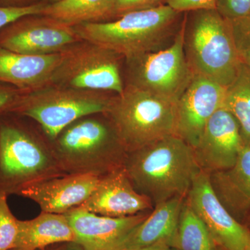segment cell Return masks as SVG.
Returning a JSON list of instances; mask_svg holds the SVG:
<instances>
[{"label":"cell","mask_w":250,"mask_h":250,"mask_svg":"<svg viewBox=\"0 0 250 250\" xmlns=\"http://www.w3.org/2000/svg\"><path fill=\"white\" fill-rule=\"evenodd\" d=\"M225 90L209 79L194 75L177 101L176 136L196 147L207 123L223 107Z\"/></svg>","instance_id":"7c38bea8"},{"label":"cell","mask_w":250,"mask_h":250,"mask_svg":"<svg viewBox=\"0 0 250 250\" xmlns=\"http://www.w3.org/2000/svg\"><path fill=\"white\" fill-rule=\"evenodd\" d=\"M39 0H0L1 7H25L39 2Z\"/></svg>","instance_id":"4dcf8cb0"},{"label":"cell","mask_w":250,"mask_h":250,"mask_svg":"<svg viewBox=\"0 0 250 250\" xmlns=\"http://www.w3.org/2000/svg\"><path fill=\"white\" fill-rule=\"evenodd\" d=\"M25 92L13 85L0 83V116L12 112Z\"/></svg>","instance_id":"83f0119b"},{"label":"cell","mask_w":250,"mask_h":250,"mask_svg":"<svg viewBox=\"0 0 250 250\" xmlns=\"http://www.w3.org/2000/svg\"><path fill=\"white\" fill-rule=\"evenodd\" d=\"M82 40L74 26L42 14L18 18L0 30V47L28 55L61 53Z\"/></svg>","instance_id":"30bf717a"},{"label":"cell","mask_w":250,"mask_h":250,"mask_svg":"<svg viewBox=\"0 0 250 250\" xmlns=\"http://www.w3.org/2000/svg\"><path fill=\"white\" fill-rule=\"evenodd\" d=\"M152 206L134 188L123 166L100 177L89 198L77 208L103 216L123 218L147 211Z\"/></svg>","instance_id":"5bb4252c"},{"label":"cell","mask_w":250,"mask_h":250,"mask_svg":"<svg viewBox=\"0 0 250 250\" xmlns=\"http://www.w3.org/2000/svg\"><path fill=\"white\" fill-rule=\"evenodd\" d=\"M184 21L169 47L125 59V85L178 101L194 76L184 52Z\"/></svg>","instance_id":"9c48e42d"},{"label":"cell","mask_w":250,"mask_h":250,"mask_svg":"<svg viewBox=\"0 0 250 250\" xmlns=\"http://www.w3.org/2000/svg\"><path fill=\"white\" fill-rule=\"evenodd\" d=\"M182 15L166 4L129 13L114 21L82 23L74 27L83 40L127 59L161 49L178 32Z\"/></svg>","instance_id":"5b68a950"},{"label":"cell","mask_w":250,"mask_h":250,"mask_svg":"<svg viewBox=\"0 0 250 250\" xmlns=\"http://www.w3.org/2000/svg\"><path fill=\"white\" fill-rule=\"evenodd\" d=\"M205 224L185 199L172 246L179 250H218Z\"/></svg>","instance_id":"603a6c76"},{"label":"cell","mask_w":250,"mask_h":250,"mask_svg":"<svg viewBox=\"0 0 250 250\" xmlns=\"http://www.w3.org/2000/svg\"><path fill=\"white\" fill-rule=\"evenodd\" d=\"M149 214L111 218L75 208L65 213L75 232L76 243L86 250H115L125 237Z\"/></svg>","instance_id":"2e32d148"},{"label":"cell","mask_w":250,"mask_h":250,"mask_svg":"<svg viewBox=\"0 0 250 250\" xmlns=\"http://www.w3.org/2000/svg\"><path fill=\"white\" fill-rule=\"evenodd\" d=\"M186 199L223 250L249 249L250 231L230 214L219 200L208 172L202 170L199 173Z\"/></svg>","instance_id":"8fae6325"},{"label":"cell","mask_w":250,"mask_h":250,"mask_svg":"<svg viewBox=\"0 0 250 250\" xmlns=\"http://www.w3.org/2000/svg\"><path fill=\"white\" fill-rule=\"evenodd\" d=\"M237 45L250 46V16L231 21Z\"/></svg>","instance_id":"f546056e"},{"label":"cell","mask_w":250,"mask_h":250,"mask_svg":"<svg viewBox=\"0 0 250 250\" xmlns=\"http://www.w3.org/2000/svg\"><path fill=\"white\" fill-rule=\"evenodd\" d=\"M114 95L47 83L23 94L12 112L35 121L52 141L79 118L105 113Z\"/></svg>","instance_id":"52a82bcc"},{"label":"cell","mask_w":250,"mask_h":250,"mask_svg":"<svg viewBox=\"0 0 250 250\" xmlns=\"http://www.w3.org/2000/svg\"><path fill=\"white\" fill-rule=\"evenodd\" d=\"M177 103L125 85L121 93L113 95L104 113L127 153L175 135Z\"/></svg>","instance_id":"8992f818"},{"label":"cell","mask_w":250,"mask_h":250,"mask_svg":"<svg viewBox=\"0 0 250 250\" xmlns=\"http://www.w3.org/2000/svg\"><path fill=\"white\" fill-rule=\"evenodd\" d=\"M65 174L40 125L13 112L0 116V193L17 195L29 184Z\"/></svg>","instance_id":"7a4b0ae2"},{"label":"cell","mask_w":250,"mask_h":250,"mask_svg":"<svg viewBox=\"0 0 250 250\" xmlns=\"http://www.w3.org/2000/svg\"><path fill=\"white\" fill-rule=\"evenodd\" d=\"M52 250H86L83 246L76 242H67L63 243L62 246L57 247Z\"/></svg>","instance_id":"d6a6232c"},{"label":"cell","mask_w":250,"mask_h":250,"mask_svg":"<svg viewBox=\"0 0 250 250\" xmlns=\"http://www.w3.org/2000/svg\"><path fill=\"white\" fill-rule=\"evenodd\" d=\"M209 177L219 200L243 225L250 213V146H244L232 167L212 172Z\"/></svg>","instance_id":"ac0fdd59"},{"label":"cell","mask_w":250,"mask_h":250,"mask_svg":"<svg viewBox=\"0 0 250 250\" xmlns=\"http://www.w3.org/2000/svg\"><path fill=\"white\" fill-rule=\"evenodd\" d=\"M166 4L167 0H110L104 22L114 21L134 11L154 9Z\"/></svg>","instance_id":"d4e9b609"},{"label":"cell","mask_w":250,"mask_h":250,"mask_svg":"<svg viewBox=\"0 0 250 250\" xmlns=\"http://www.w3.org/2000/svg\"><path fill=\"white\" fill-rule=\"evenodd\" d=\"M75 232L64 214L42 212L29 220H18V233L12 250H37L57 243L75 242Z\"/></svg>","instance_id":"ffe728a7"},{"label":"cell","mask_w":250,"mask_h":250,"mask_svg":"<svg viewBox=\"0 0 250 250\" xmlns=\"http://www.w3.org/2000/svg\"><path fill=\"white\" fill-rule=\"evenodd\" d=\"M184 49L194 75L225 88L236 78L242 62L232 24L216 9L190 11L184 18Z\"/></svg>","instance_id":"277c9868"},{"label":"cell","mask_w":250,"mask_h":250,"mask_svg":"<svg viewBox=\"0 0 250 250\" xmlns=\"http://www.w3.org/2000/svg\"><path fill=\"white\" fill-rule=\"evenodd\" d=\"M243 147L238 122L221 107L207 123L193 150L201 170L210 174L232 167Z\"/></svg>","instance_id":"4fadbf2b"},{"label":"cell","mask_w":250,"mask_h":250,"mask_svg":"<svg viewBox=\"0 0 250 250\" xmlns=\"http://www.w3.org/2000/svg\"><path fill=\"white\" fill-rule=\"evenodd\" d=\"M60 54L48 83L114 94L124 90L125 58L116 52L82 39Z\"/></svg>","instance_id":"ba28073f"},{"label":"cell","mask_w":250,"mask_h":250,"mask_svg":"<svg viewBox=\"0 0 250 250\" xmlns=\"http://www.w3.org/2000/svg\"><path fill=\"white\" fill-rule=\"evenodd\" d=\"M248 250H250V248H249V249H248Z\"/></svg>","instance_id":"8d00e7d4"},{"label":"cell","mask_w":250,"mask_h":250,"mask_svg":"<svg viewBox=\"0 0 250 250\" xmlns=\"http://www.w3.org/2000/svg\"><path fill=\"white\" fill-rule=\"evenodd\" d=\"M237 47L241 62L250 68V46L237 45Z\"/></svg>","instance_id":"1f68e13d"},{"label":"cell","mask_w":250,"mask_h":250,"mask_svg":"<svg viewBox=\"0 0 250 250\" xmlns=\"http://www.w3.org/2000/svg\"><path fill=\"white\" fill-rule=\"evenodd\" d=\"M217 0H167V5L179 13L201 9H215Z\"/></svg>","instance_id":"f1b7e54d"},{"label":"cell","mask_w":250,"mask_h":250,"mask_svg":"<svg viewBox=\"0 0 250 250\" xmlns=\"http://www.w3.org/2000/svg\"><path fill=\"white\" fill-rule=\"evenodd\" d=\"M215 9L230 21L250 16V0H217Z\"/></svg>","instance_id":"484cf974"},{"label":"cell","mask_w":250,"mask_h":250,"mask_svg":"<svg viewBox=\"0 0 250 250\" xmlns=\"http://www.w3.org/2000/svg\"><path fill=\"white\" fill-rule=\"evenodd\" d=\"M124 167L134 188L154 207L187 197L202 171L193 148L176 135L126 153Z\"/></svg>","instance_id":"6da1fadb"},{"label":"cell","mask_w":250,"mask_h":250,"mask_svg":"<svg viewBox=\"0 0 250 250\" xmlns=\"http://www.w3.org/2000/svg\"><path fill=\"white\" fill-rule=\"evenodd\" d=\"M47 2L41 1L35 4L25 7H1L0 6V30L5 26L14 22L18 18L29 16L42 14V10Z\"/></svg>","instance_id":"4316f807"},{"label":"cell","mask_w":250,"mask_h":250,"mask_svg":"<svg viewBox=\"0 0 250 250\" xmlns=\"http://www.w3.org/2000/svg\"><path fill=\"white\" fill-rule=\"evenodd\" d=\"M110 0H61L47 3L42 15L75 26L106 21Z\"/></svg>","instance_id":"44dd1931"},{"label":"cell","mask_w":250,"mask_h":250,"mask_svg":"<svg viewBox=\"0 0 250 250\" xmlns=\"http://www.w3.org/2000/svg\"><path fill=\"white\" fill-rule=\"evenodd\" d=\"M56 159L67 174L103 177L124 166L126 152L104 113L79 118L52 141Z\"/></svg>","instance_id":"3957f363"},{"label":"cell","mask_w":250,"mask_h":250,"mask_svg":"<svg viewBox=\"0 0 250 250\" xmlns=\"http://www.w3.org/2000/svg\"><path fill=\"white\" fill-rule=\"evenodd\" d=\"M186 197H173L154 207L152 213L125 237L115 250L141 249L160 242H167L172 247Z\"/></svg>","instance_id":"d6986e66"},{"label":"cell","mask_w":250,"mask_h":250,"mask_svg":"<svg viewBox=\"0 0 250 250\" xmlns=\"http://www.w3.org/2000/svg\"><path fill=\"white\" fill-rule=\"evenodd\" d=\"M61 1V0H46V2L47 3H54L57 2V1Z\"/></svg>","instance_id":"d590c367"},{"label":"cell","mask_w":250,"mask_h":250,"mask_svg":"<svg viewBox=\"0 0 250 250\" xmlns=\"http://www.w3.org/2000/svg\"><path fill=\"white\" fill-rule=\"evenodd\" d=\"M171 246L167 242H160L153 246L135 250H170Z\"/></svg>","instance_id":"836d02e7"},{"label":"cell","mask_w":250,"mask_h":250,"mask_svg":"<svg viewBox=\"0 0 250 250\" xmlns=\"http://www.w3.org/2000/svg\"><path fill=\"white\" fill-rule=\"evenodd\" d=\"M223 107L238 122L244 146H250V68L243 62L225 90Z\"/></svg>","instance_id":"7402d4cb"},{"label":"cell","mask_w":250,"mask_h":250,"mask_svg":"<svg viewBox=\"0 0 250 250\" xmlns=\"http://www.w3.org/2000/svg\"><path fill=\"white\" fill-rule=\"evenodd\" d=\"M99 179L90 174H65L29 184L17 195L35 202L42 212L65 214L89 198Z\"/></svg>","instance_id":"9a60e30c"},{"label":"cell","mask_w":250,"mask_h":250,"mask_svg":"<svg viewBox=\"0 0 250 250\" xmlns=\"http://www.w3.org/2000/svg\"><path fill=\"white\" fill-rule=\"evenodd\" d=\"M61 54L28 55L0 47V83L31 91L49 83Z\"/></svg>","instance_id":"e0dca14e"},{"label":"cell","mask_w":250,"mask_h":250,"mask_svg":"<svg viewBox=\"0 0 250 250\" xmlns=\"http://www.w3.org/2000/svg\"><path fill=\"white\" fill-rule=\"evenodd\" d=\"M243 225H244L246 227V228L250 231V214L248 215V218H247Z\"/></svg>","instance_id":"e575fe53"},{"label":"cell","mask_w":250,"mask_h":250,"mask_svg":"<svg viewBox=\"0 0 250 250\" xmlns=\"http://www.w3.org/2000/svg\"><path fill=\"white\" fill-rule=\"evenodd\" d=\"M8 195L0 193V250H12L17 240L18 219L8 204Z\"/></svg>","instance_id":"cb8c5ba5"}]
</instances>
